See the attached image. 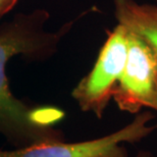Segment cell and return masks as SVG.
Wrapping results in <instances>:
<instances>
[{"mask_svg":"<svg viewBox=\"0 0 157 157\" xmlns=\"http://www.w3.org/2000/svg\"><path fill=\"white\" fill-rule=\"evenodd\" d=\"M49 17L45 9H35L17 13L11 21L0 25V135L13 148L63 139L56 124L64 118V111L51 105H30L17 98L6 74L8 61L14 56L41 60L55 53L75 21L49 32L45 30Z\"/></svg>","mask_w":157,"mask_h":157,"instance_id":"obj_1","label":"cell"},{"mask_svg":"<svg viewBox=\"0 0 157 157\" xmlns=\"http://www.w3.org/2000/svg\"><path fill=\"white\" fill-rule=\"evenodd\" d=\"M155 1H156V4H157V0H155Z\"/></svg>","mask_w":157,"mask_h":157,"instance_id":"obj_9","label":"cell"},{"mask_svg":"<svg viewBox=\"0 0 157 157\" xmlns=\"http://www.w3.org/2000/svg\"><path fill=\"white\" fill-rule=\"evenodd\" d=\"M128 32L127 60L112 100L119 110L137 114L151 109L157 95V59L145 41Z\"/></svg>","mask_w":157,"mask_h":157,"instance_id":"obj_4","label":"cell"},{"mask_svg":"<svg viewBox=\"0 0 157 157\" xmlns=\"http://www.w3.org/2000/svg\"><path fill=\"white\" fill-rule=\"evenodd\" d=\"M113 13L121 25L145 41L157 59V4L113 0Z\"/></svg>","mask_w":157,"mask_h":157,"instance_id":"obj_5","label":"cell"},{"mask_svg":"<svg viewBox=\"0 0 157 157\" xmlns=\"http://www.w3.org/2000/svg\"><path fill=\"white\" fill-rule=\"evenodd\" d=\"M151 110H153V111L157 112V95H156V97H155L154 101H153V103H152V106H151Z\"/></svg>","mask_w":157,"mask_h":157,"instance_id":"obj_8","label":"cell"},{"mask_svg":"<svg viewBox=\"0 0 157 157\" xmlns=\"http://www.w3.org/2000/svg\"><path fill=\"white\" fill-rule=\"evenodd\" d=\"M154 119L153 110L144 109L124 127L102 137L73 143L57 139L21 148L0 149V157H130L124 144L141 142L154 133Z\"/></svg>","mask_w":157,"mask_h":157,"instance_id":"obj_2","label":"cell"},{"mask_svg":"<svg viewBox=\"0 0 157 157\" xmlns=\"http://www.w3.org/2000/svg\"><path fill=\"white\" fill-rule=\"evenodd\" d=\"M134 157H157V155L148 150H141Z\"/></svg>","mask_w":157,"mask_h":157,"instance_id":"obj_7","label":"cell"},{"mask_svg":"<svg viewBox=\"0 0 157 157\" xmlns=\"http://www.w3.org/2000/svg\"><path fill=\"white\" fill-rule=\"evenodd\" d=\"M128 29L119 24L108 31L92 70L71 91V97L82 111L102 118L124 71L128 54Z\"/></svg>","mask_w":157,"mask_h":157,"instance_id":"obj_3","label":"cell"},{"mask_svg":"<svg viewBox=\"0 0 157 157\" xmlns=\"http://www.w3.org/2000/svg\"><path fill=\"white\" fill-rule=\"evenodd\" d=\"M20 0H0V18L11 11Z\"/></svg>","mask_w":157,"mask_h":157,"instance_id":"obj_6","label":"cell"}]
</instances>
